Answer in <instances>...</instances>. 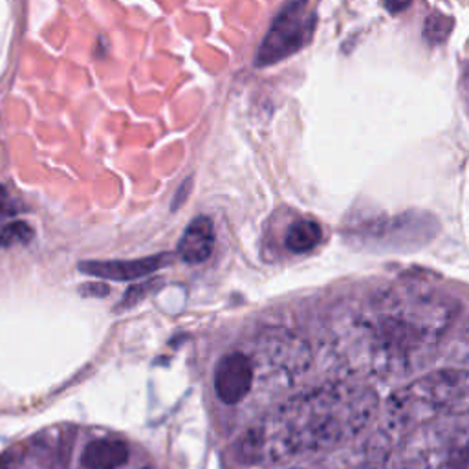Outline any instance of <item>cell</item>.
Instances as JSON below:
<instances>
[{"label": "cell", "instance_id": "6da1fadb", "mask_svg": "<svg viewBox=\"0 0 469 469\" xmlns=\"http://www.w3.org/2000/svg\"><path fill=\"white\" fill-rule=\"evenodd\" d=\"M458 304L423 284H394L336 308L327 342L371 371H405L425 362L447 336Z\"/></svg>", "mask_w": 469, "mask_h": 469}, {"label": "cell", "instance_id": "7c38bea8", "mask_svg": "<svg viewBox=\"0 0 469 469\" xmlns=\"http://www.w3.org/2000/svg\"><path fill=\"white\" fill-rule=\"evenodd\" d=\"M293 469H299V467H293Z\"/></svg>", "mask_w": 469, "mask_h": 469}, {"label": "cell", "instance_id": "52a82bcc", "mask_svg": "<svg viewBox=\"0 0 469 469\" xmlns=\"http://www.w3.org/2000/svg\"><path fill=\"white\" fill-rule=\"evenodd\" d=\"M323 239V229L314 220H297L286 231V248L291 253H306L314 250Z\"/></svg>", "mask_w": 469, "mask_h": 469}, {"label": "cell", "instance_id": "7a4b0ae2", "mask_svg": "<svg viewBox=\"0 0 469 469\" xmlns=\"http://www.w3.org/2000/svg\"><path fill=\"white\" fill-rule=\"evenodd\" d=\"M318 15L311 5L291 3L284 6L273 19L257 57V66H270L304 48L316 32Z\"/></svg>", "mask_w": 469, "mask_h": 469}, {"label": "cell", "instance_id": "277c9868", "mask_svg": "<svg viewBox=\"0 0 469 469\" xmlns=\"http://www.w3.org/2000/svg\"><path fill=\"white\" fill-rule=\"evenodd\" d=\"M171 259H173L171 255L164 253V255H154V257L138 259V260H108V262L90 260V262H81L79 270L87 275L99 277V279L132 280V279L147 277L148 273H154L162 266H168Z\"/></svg>", "mask_w": 469, "mask_h": 469}, {"label": "cell", "instance_id": "9c48e42d", "mask_svg": "<svg viewBox=\"0 0 469 469\" xmlns=\"http://www.w3.org/2000/svg\"><path fill=\"white\" fill-rule=\"evenodd\" d=\"M451 25L453 21L444 17V15H431L427 19V25H425V37L431 41V43H440L444 41L449 32H451Z\"/></svg>", "mask_w": 469, "mask_h": 469}, {"label": "cell", "instance_id": "3957f363", "mask_svg": "<svg viewBox=\"0 0 469 469\" xmlns=\"http://www.w3.org/2000/svg\"><path fill=\"white\" fill-rule=\"evenodd\" d=\"M255 382V367L250 356L242 351H235L226 354L215 369V393L217 396L228 403H240L251 391Z\"/></svg>", "mask_w": 469, "mask_h": 469}, {"label": "cell", "instance_id": "5b68a950", "mask_svg": "<svg viewBox=\"0 0 469 469\" xmlns=\"http://www.w3.org/2000/svg\"><path fill=\"white\" fill-rule=\"evenodd\" d=\"M213 248H215L213 222L208 217H199L184 231L178 244V255L188 264H200L211 257Z\"/></svg>", "mask_w": 469, "mask_h": 469}, {"label": "cell", "instance_id": "8992f818", "mask_svg": "<svg viewBox=\"0 0 469 469\" xmlns=\"http://www.w3.org/2000/svg\"><path fill=\"white\" fill-rule=\"evenodd\" d=\"M130 451L117 438H96L81 453L85 469H121L128 462Z\"/></svg>", "mask_w": 469, "mask_h": 469}, {"label": "cell", "instance_id": "ba28073f", "mask_svg": "<svg viewBox=\"0 0 469 469\" xmlns=\"http://www.w3.org/2000/svg\"><path fill=\"white\" fill-rule=\"evenodd\" d=\"M32 237H34V231L26 222L14 220L0 231V246L12 248L17 244H26L28 240H32Z\"/></svg>", "mask_w": 469, "mask_h": 469}, {"label": "cell", "instance_id": "30bf717a", "mask_svg": "<svg viewBox=\"0 0 469 469\" xmlns=\"http://www.w3.org/2000/svg\"><path fill=\"white\" fill-rule=\"evenodd\" d=\"M17 213H19V208H17L15 200L12 199V195L8 193V189L5 186H0V222L15 219Z\"/></svg>", "mask_w": 469, "mask_h": 469}, {"label": "cell", "instance_id": "8fae6325", "mask_svg": "<svg viewBox=\"0 0 469 469\" xmlns=\"http://www.w3.org/2000/svg\"><path fill=\"white\" fill-rule=\"evenodd\" d=\"M81 291H83V295H92V291H96L94 295L103 297V295H108V286H105V284H85V286H81Z\"/></svg>", "mask_w": 469, "mask_h": 469}]
</instances>
